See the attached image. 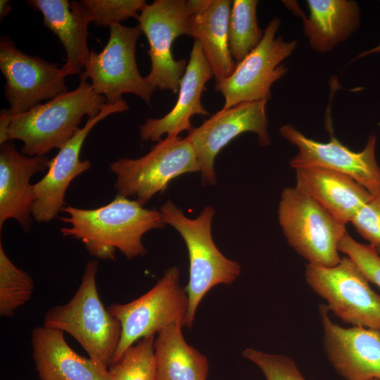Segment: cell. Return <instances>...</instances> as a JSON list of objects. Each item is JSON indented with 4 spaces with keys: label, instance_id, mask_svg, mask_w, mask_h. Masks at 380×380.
<instances>
[{
    "label": "cell",
    "instance_id": "6da1fadb",
    "mask_svg": "<svg viewBox=\"0 0 380 380\" xmlns=\"http://www.w3.org/2000/svg\"><path fill=\"white\" fill-rule=\"evenodd\" d=\"M62 211L68 216L60 220L70 224L61 228L62 235L81 241L90 255L101 260H115V250L129 260L145 255L143 235L166 224L160 211L120 195L98 208L65 205Z\"/></svg>",
    "mask_w": 380,
    "mask_h": 380
},
{
    "label": "cell",
    "instance_id": "7a4b0ae2",
    "mask_svg": "<svg viewBox=\"0 0 380 380\" xmlns=\"http://www.w3.org/2000/svg\"><path fill=\"white\" fill-rule=\"evenodd\" d=\"M106 103L90 83L81 80L74 90L13 115L6 141H23L21 153L26 156H45L53 148H61L80 128L82 118L96 116Z\"/></svg>",
    "mask_w": 380,
    "mask_h": 380
},
{
    "label": "cell",
    "instance_id": "3957f363",
    "mask_svg": "<svg viewBox=\"0 0 380 380\" xmlns=\"http://www.w3.org/2000/svg\"><path fill=\"white\" fill-rule=\"evenodd\" d=\"M96 260L89 261L81 284L65 304L47 310L44 325L71 335L89 357L107 368L112 363L121 336V324L106 309L99 296Z\"/></svg>",
    "mask_w": 380,
    "mask_h": 380
},
{
    "label": "cell",
    "instance_id": "277c9868",
    "mask_svg": "<svg viewBox=\"0 0 380 380\" xmlns=\"http://www.w3.org/2000/svg\"><path fill=\"white\" fill-rule=\"evenodd\" d=\"M165 224L182 236L189 253V278L185 290L189 299L184 327L191 328L197 308L204 296L218 284H231L240 275L241 266L227 258L214 243L211 226L215 215L212 206H205L199 215L191 219L171 201L160 208Z\"/></svg>",
    "mask_w": 380,
    "mask_h": 380
},
{
    "label": "cell",
    "instance_id": "5b68a950",
    "mask_svg": "<svg viewBox=\"0 0 380 380\" xmlns=\"http://www.w3.org/2000/svg\"><path fill=\"white\" fill-rule=\"evenodd\" d=\"M278 220L290 246L308 264L333 267L341 260L338 243L346 224L296 186L281 192Z\"/></svg>",
    "mask_w": 380,
    "mask_h": 380
},
{
    "label": "cell",
    "instance_id": "8992f818",
    "mask_svg": "<svg viewBox=\"0 0 380 380\" xmlns=\"http://www.w3.org/2000/svg\"><path fill=\"white\" fill-rule=\"evenodd\" d=\"M116 175L114 186L118 195L134 197L145 205L156 194L163 192L177 177L200 172L195 148L190 141L178 135L160 140L145 156L120 158L110 164Z\"/></svg>",
    "mask_w": 380,
    "mask_h": 380
},
{
    "label": "cell",
    "instance_id": "52a82bcc",
    "mask_svg": "<svg viewBox=\"0 0 380 380\" xmlns=\"http://www.w3.org/2000/svg\"><path fill=\"white\" fill-rule=\"evenodd\" d=\"M179 276V267L173 266L141 296L127 303L108 306V312L119 320L122 329L111 364L141 338L172 324L184 327L189 299L180 284Z\"/></svg>",
    "mask_w": 380,
    "mask_h": 380
},
{
    "label": "cell",
    "instance_id": "ba28073f",
    "mask_svg": "<svg viewBox=\"0 0 380 380\" xmlns=\"http://www.w3.org/2000/svg\"><path fill=\"white\" fill-rule=\"evenodd\" d=\"M109 27L106 45L99 53L91 51L80 80L90 79L94 91L108 103H115L122 99V94L129 93L151 106L156 89L140 75L135 58L137 42L142 32L139 25L115 23Z\"/></svg>",
    "mask_w": 380,
    "mask_h": 380
},
{
    "label": "cell",
    "instance_id": "9c48e42d",
    "mask_svg": "<svg viewBox=\"0 0 380 380\" xmlns=\"http://www.w3.org/2000/svg\"><path fill=\"white\" fill-rule=\"evenodd\" d=\"M305 277L310 288L343 322L380 331V294L349 257L333 267L307 264Z\"/></svg>",
    "mask_w": 380,
    "mask_h": 380
},
{
    "label": "cell",
    "instance_id": "30bf717a",
    "mask_svg": "<svg viewBox=\"0 0 380 380\" xmlns=\"http://www.w3.org/2000/svg\"><path fill=\"white\" fill-rule=\"evenodd\" d=\"M280 20L273 18L264 30L260 44L236 66L232 74L215 89L225 99L222 108L227 109L246 102L267 101L272 84L286 72L281 63L290 56L296 47V40L286 42L275 37Z\"/></svg>",
    "mask_w": 380,
    "mask_h": 380
},
{
    "label": "cell",
    "instance_id": "8fae6325",
    "mask_svg": "<svg viewBox=\"0 0 380 380\" xmlns=\"http://www.w3.org/2000/svg\"><path fill=\"white\" fill-rule=\"evenodd\" d=\"M186 1L156 0L146 4L137 17L146 35L151 68L146 77L156 89L176 94L186 69V61L175 60L172 53L174 40L180 35L191 37L188 25Z\"/></svg>",
    "mask_w": 380,
    "mask_h": 380
},
{
    "label": "cell",
    "instance_id": "7c38bea8",
    "mask_svg": "<svg viewBox=\"0 0 380 380\" xmlns=\"http://www.w3.org/2000/svg\"><path fill=\"white\" fill-rule=\"evenodd\" d=\"M0 70L6 80L5 96L13 115L68 91L65 76L58 64L23 52L6 36L0 40Z\"/></svg>",
    "mask_w": 380,
    "mask_h": 380
},
{
    "label": "cell",
    "instance_id": "4fadbf2b",
    "mask_svg": "<svg viewBox=\"0 0 380 380\" xmlns=\"http://www.w3.org/2000/svg\"><path fill=\"white\" fill-rule=\"evenodd\" d=\"M279 131L298 149L290 161L292 168L321 167L338 172L352 177L372 195L380 194V166L375 156L374 134H370L363 150L355 152L333 135L329 142L322 143L307 137L291 124L281 126Z\"/></svg>",
    "mask_w": 380,
    "mask_h": 380
},
{
    "label": "cell",
    "instance_id": "5bb4252c",
    "mask_svg": "<svg viewBox=\"0 0 380 380\" xmlns=\"http://www.w3.org/2000/svg\"><path fill=\"white\" fill-rule=\"evenodd\" d=\"M267 101L241 103L213 114L189 132L186 138L196 149L202 183L216 184V156L232 139L247 132L255 133L261 146L270 144L265 113Z\"/></svg>",
    "mask_w": 380,
    "mask_h": 380
},
{
    "label": "cell",
    "instance_id": "9a60e30c",
    "mask_svg": "<svg viewBox=\"0 0 380 380\" xmlns=\"http://www.w3.org/2000/svg\"><path fill=\"white\" fill-rule=\"evenodd\" d=\"M129 106L122 99L115 103H106L95 117L88 118L83 127L59 149L50 160L46 174L32 184L33 203L31 214L39 223L47 222L55 218L65 206V196L71 182L88 170L91 163L81 160L80 151L86 137L93 127L108 115L127 111Z\"/></svg>",
    "mask_w": 380,
    "mask_h": 380
},
{
    "label": "cell",
    "instance_id": "2e32d148",
    "mask_svg": "<svg viewBox=\"0 0 380 380\" xmlns=\"http://www.w3.org/2000/svg\"><path fill=\"white\" fill-rule=\"evenodd\" d=\"M319 312L324 349L335 370L346 380L380 379V331L342 327L330 319L325 305Z\"/></svg>",
    "mask_w": 380,
    "mask_h": 380
},
{
    "label": "cell",
    "instance_id": "e0dca14e",
    "mask_svg": "<svg viewBox=\"0 0 380 380\" xmlns=\"http://www.w3.org/2000/svg\"><path fill=\"white\" fill-rule=\"evenodd\" d=\"M46 156H28L8 141L0 148V229L5 222L16 220L25 232L32 227L33 203L31 178L49 167Z\"/></svg>",
    "mask_w": 380,
    "mask_h": 380
},
{
    "label": "cell",
    "instance_id": "ac0fdd59",
    "mask_svg": "<svg viewBox=\"0 0 380 380\" xmlns=\"http://www.w3.org/2000/svg\"><path fill=\"white\" fill-rule=\"evenodd\" d=\"M214 77L213 70L205 58L201 44L194 41L190 58L179 89L177 101L172 109L161 118H148L139 127V134L144 141H160L161 137L178 135L182 131L193 129L191 118L194 115H208L201 103L205 84Z\"/></svg>",
    "mask_w": 380,
    "mask_h": 380
},
{
    "label": "cell",
    "instance_id": "d6986e66",
    "mask_svg": "<svg viewBox=\"0 0 380 380\" xmlns=\"http://www.w3.org/2000/svg\"><path fill=\"white\" fill-rule=\"evenodd\" d=\"M63 334L44 324L31 332L32 358L41 380H110L107 368L75 352Z\"/></svg>",
    "mask_w": 380,
    "mask_h": 380
},
{
    "label": "cell",
    "instance_id": "ffe728a7",
    "mask_svg": "<svg viewBox=\"0 0 380 380\" xmlns=\"http://www.w3.org/2000/svg\"><path fill=\"white\" fill-rule=\"evenodd\" d=\"M296 187L324 208L340 222H350L372 194L352 177L321 167L296 170Z\"/></svg>",
    "mask_w": 380,
    "mask_h": 380
},
{
    "label": "cell",
    "instance_id": "44dd1931",
    "mask_svg": "<svg viewBox=\"0 0 380 380\" xmlns=\"http://www.w3.org/2000/svg\"><path fill=\"white\" fill-rule=\"evenodd\" d=\"M39 11L44 25L52 31L63 44L67 60L61 67L64 75L80 74L84 68L89 50L88 26L91 20L80 3L68 0H29Z\"/></svg>",
    "mask_w": 380,
    "mask_h": 380
},
{
    "label": "cell",
    "instance_id": "7402d4cb",
    "mask_svg": "<svg viewBox=\"0 0 380 380\" xmlns=\"http://www.w3.org/2000/svg\"><path fill=\"white\" fill-rule=\"evenodd\" d=\"M230 0H210L201 11L189 15L191 37L201 44L214 74L216 84L229 77L236 62L228 45Z\"/></svg>",
    "mask_w": 380,
    "mask_h": 380
},
{
    "label": "cell",
    "instance_id": "603a6c76",
    "mask_svg": "<svg viewBox=\"0 0 380 380\" xmlns=\"http://www.w3.org/2000/svg\"><path fill=\"white\" fill-rule=\"evenodd\" d=\"M310 14L303 16V32L310 47L327 53L347 39L358 27L360 10L356 1L308 0Z\"/></svg>",
    "mask_w": 380,
    "mask_h": 380
},
{
    "label": "cell",
    "instance_id": "cb8c5ba5",
    "mask_svg": "<svg viewBox=\"0 0 380 380\" xmlns=\"http://www.w3.org/2000/svg\"><path fill=\"white\" fill-rule=\"evenodd\" d=\"M182 327L170 325L154 341L155 380H207V357L185 341Z\"/></svg>",
    "mask_w": 380,
    "mask_h": 380
},
{
    "label": "cell",
    "instance_id": "d4e9b609",
    "mask_svg": "<svg viewBox=\"0 0 380 380\" xmlns=\"http://www.w3.org/2000/svg\"><path fill=\"white\" fill-rule=\"evenodd\" d=\"M257 0H234L228 26V45L236 63L243 61L261 42L264 31L258 27Z\"/></svg>",
    "mask_w": 380,
    "mask_h": 380
},
{
    "label": "cell",
    "instance_id": "484cf974",
    "mask_svg": "<svg viewBox=\"0 0 380 380\" xmlns=\"http://www.w3.org/2000/svg\"><path fill=\"white\" fill-rule=\"evenodd\" d=\"M33 291L32 277L12 262L0 244V315L13 316L30 300Z\"/></svg>",
    "mask_w": 380,
    "mask_h": 380
},
{
    "label": "cell",
    "instance_id": "4316f807",
    "mask_svg": "<svg viewBox=\"0 0 380 380\" xmlns=\"http://www.w3.org/2000/svg\"><path fill=\"white\" fill-rule=\"evenodd\" d=\"M155 334L144 337L130 346L108 371L110 380H155Z\"/></svg>",
    "mask_w": 380,
    "mask_h": 380
},
{
    "label": "cell",
    "instance_id": "83f0119b",
    "mask_svg": "<svg viewBox=\"0 0 380 380\" xmlns=\"http://www.w3.org/2000/svg\"><path fill=\"white\" fill-rule=\"evenodd\" d=\"M80 4L91 22L98 26H110L127 20L137 18L138 11L146 4L144 0H82Z\"/></svg>",
    "mask_w": 380,
    "mask_h": 380
},
{
    "label": "cell",
    "instance_id": "f1b7e54d",
    "mask_svg": "<svg viewBox=\"0 0 380 380\" xmlns=\"http://www.w3.org/2000/svg\"><path fill=\"white\" fill-rule=\"evenodd\" d=\"M242 355L255 364L267 380H305L295 362L288 356L269 354L253 348H246Z\"/></svg>",
    "mask_w": 380,
    "mask_h": 380
},
{
    "label": "cell",
    "instance_id": "f546056e",
    "mask_svg": "<svg viewBox=\"0 0 380 380\" xmlns=\"http://www.w3.org/2000/svg\"><path fill=\"white\" fill-rule=\"evenodd\" d=\"M338 251L356 263L369 281L380 288V255L374 247L359 243L346 233L338 243Z\"/></svg>",
    "mask_w": 380,
    "mask_h": 380
},
{
    "label": "cell",
    "instance_id": "4dcf8cb0",
    "mask_svg": "<svg viewBox=\"0 0 380 380\" xmlns=\"http://www.w3.org/2000/svg\"><path fill=\"white\" fill-rule=\"evenodd\" d=\"M350 222L369 245L374 248L380 246V194L372 195Z\"/></svg>",
    "mask_w": 380,
    "mask_h": 380
},
{
    "label": "cell",
    "instance_id": "1f68e13d",
    "mask_svg": "<svg viewBox=\"0 0 380 380\" xmlns=\"http://www.w3.org/2000/svg\"><path fill=\"white\" fill-rule=\"evenodd\" d=\"M11 11V7L8 1L1 0L0 1V18L1 20L4 18L6 15H8Z\"/></svg>",
    "mask_w": 380,
    "mask_h": 380
},
{
    "label": "cell",
    "instance_id": "d6a6232c",
    "mask_svg": "<svg viewBox=\"0 0 380 380\" xmlns=\"http://www.w3.org/2000/svg\"><path fill=\"white\" fill-rule=\"evenodd\" d=\"M379 52H380V43L376 47L362 52L355 58H362L367 55L379 53Z\"/></svg>",
    "mask_w": 380,
    "mask_h": 380
},
{
    "label": "cell",
    "instance_id": "836d02e7",
    "mask_svg": "<svg viewBox=\"0 0 380 380\" xmlns=\"http://www.w3.org/2000/svg\"><path fill=\"white\" fill-rule=\"evenodd\" d=\"M376 248V252H377V253H379V255H380V246L376 247V248Z\"/></svg>",
    "mask_w": 380,
    "mask_h": 380
},
{
    "label": "cell",
    "instance_id": "e575fe53",
    "mask_svg": "<svg viewBox=\"0 0 380 380\" xmlns=\"http://www.w3.org/2000/svg\"><path fill=\"white\" fill-rule=\"evenodd\" d=\"M370 380H380V379H370Z\"/></svg>",
    "mask_w": 380,
    "mask_h": 380
}]
</instances>
